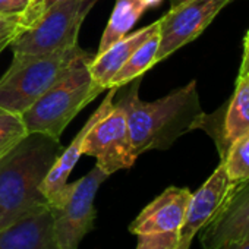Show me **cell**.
Instances as JSON below:
<instances>
[{"mask_svg":"<svg viewBox=\"0 0 249 249\" xmlns=\"http://www.w3.org/2000/svg\"><path fill=\"white\" fill-rule=\"evenodd\" d=\"M27 135L28 131L22 116L0 107V160L9 154Z\"/></svg>","mask_w":249,"mask_h":249,"instance_id":"19","label":"cell"},{"mask_svg":"<svg viewBox=\"0 0 249 249\" xmlns=\"http://www.w3.org/2000/svg\"><path fill=\"white\" fill-rule=\"evenodd\" d=\"M233 0H186L170 8L159 19L160 44L156 63L166 60L183 46L196 40L215 17Z\"/></svg>","mask_w":249,"mask_h":249,"instance_id":"8","label":"cell"},{"mask_svg":"<svg viewBox=\"0 0 249 249\" xmlns=\"http://www.w3.org/2000/svg\"><path fill=\"white\" fill-rule=\"evenodd\" d=\"M0 249H60L49 205L31 210L0 230Z\"/></svg>","mask_w":249,"mask_h":249,"instance_id":"12","label":"cell"},{"mask_svg":"<svg viewBox=\"0 0 249 249\" xmlns=\"http://www.w3.org/2000/svg\"><path fill=\"white\" fill-rule=\"evenodd\" d=\"M249 237V180L236 183L218 214L199 231L202 249H221Z\"/></svg>","mask_w":249,"mask_h":249,"instance_id":"10","label":"cell"},{"mask_svg":"<svg viewBox=\"0 0 249 249\" xmlns=\"http://www.w3.org/2000/svg\"><path fill=\"white\" fill-rule=\"evenodd\" d=\"M191 194L188 188L169 186L142 208L129 224V231L137 236L179 231L185 221Z\"/></svg>","mask_w":249,"mask_h":249,"instance_id":"11","label":"cell"},{"mask_svg":"<svg viewBox=\"0 0 249 249\" xmlns=\"http://www.w3.org/2000/svg\"><path fill=\"white\" fill-rule=\"evenodd\" d=\"M119 88H108V92L106 95V98L103 100V103L98 106V108L91 114V117L87 120V123L82 126V129L78 132V135L72 140V142L69 144L68 148H63V151L60 153V156L57 157V160L54 161V164L52 166V169L49 170V173L46 175L41 186H40V192L43 195V198L46 199V202H52L60 192L62 189L68 185V178L72 173L73 167L76 166L79 157L82 156V145H84V140L85 135L88 134V131L91 129L92 124L100 120L103 116H106L114 106L113 98L114 94Z\"/></svg>","mask_w":249,"mask_h":249,"instance_id":"13","label":"cell"},{"mask_svg":"<svg viewBox=\"0 0 249 249\" xmlns=\"http://www.w3.org/2000/svg\"><path fill=\"white\" fill-rule=\"evenodd\" d=\"M233 2H234V0H233Z\"/></svg>","mask_w":249,"mask_h":249,"instance_id":"31","label":"cell"},{"mask_svg":"<svg viewBox=\"0 0 249 249\" xmlns=\"http://www.w3.org/2000/svg\"><path fill=\"white\" fill-rule=\"evenodd\" d=\"M140 78L132 81L131 89L119 100L126 111L137 157L151 150H167L185 134L202 128L207 113L202 110L195 79L159 100L144 101L138 94Z\"/></svg>","mask_w":249,"mask_h":249,"instance_id":"1","label":"cell"},{"mask_svg":"<svg viewBox=\"0 0 249 249\" xmlns=\"http://www.w3.org/2000/svg\"><path fill=\"white\" fill-rule=\"evenodd\" d=\"M141 2L147 6V8H151V6H157L160 5L163 0H141Z\"/></svg>","mask_w":249,"mask_h":249,"instance_id":"27","label":"cell"},{"mask_svg":"<svg viewBox=\"0 0 249 249\" xmlns=\"http://www.w3.org/2000/svg\"><path fill=\"white\" fill-rule=\"evenodd\" d=\"M249 59V28L245 34V38H243V56H242V62L248 60Z\"/></svg>","mask_w":249,"mask_h":249,"instance_id":"25","label":"cell"},{"mask_svg":"<svg viewBox=\"0 0 249 249\" xmlns=\"http://www.w3.org/2000/svg\"><path fill=\"white\" fill-rule=\"evenodd\" d=\"M147 9L148 8L141 0H116L114 9L110 15L107 27L104 28L95 54L103 53L111 44H114L124 36H128Z\"/></svg>","mask_w":249,"mask_h":249,"instance_id":"16","label":"cell"},{"mask_svg":"<svg viewBox=\"0 0 249 249\" xmlns=\"http://www.w3.org/2000/svg\"><path fill=\"white\" fill-rule=\"evenodd\" d=\"M221 249H249V237L240 239V240H234L227 243L226 246H223Z\"/></svg>","mask_w":249,"mask_h":249,"instance_id":"24","label":"cell"},{"mask_svg":"<svg viewBox=\"0 0 249 249\" xmlns=\"http://www.w3.org/2000/svg\"><path fill=\"white\" fill-rule=\"evenodd\" d=\"M108 176L92 167L85 176L68 183L62 192L49 202L53 215V231L60 249H78L81 240L92 230L95 221L94 199L101 183Z\"/></svg>","mask_w":249,"mask_h":249,"instance_id":"6","label":"cell"},{"mask_svg":"<svg viewBox=\"0 0 249 249\" xmlns=\"http://www.w3.org/2000/svg\"><path fill=\"white\" fill-rule=\"evenodd\" d=\"M159 30L160 22L156 21L132 34L124 36L103 53L92 56V59L88 62V71L92 81L104 89H108V84L116 72Z\"/></svg>","mask_w":249,"mask_h":249,"instance_id":"14","label":"cell"},{"mask_svg":"<svg viewBox=\"0 0 249 249\" xmlns=\"http://www.w3.org/2000/svg\"><path fill=\"white\" fill-rule=\"evenodd\" d=\"M234 185L236 183L229 178L224 164L220 161L202 186L191 194L185 221L179 230V243H192L194 237L218 214Z\"/></svg>","mask_w":249,"mask_h":249,"instance_id":"9","label":"cell"},{"mask_svg":"<svg viewBox=\"0 0 249 249\" xmlns=\"http://www.w3.org/2000/svg\"><path fill=\"white\" fill-rule=\"evenodd\" d=\"M30 6V0H0V15H21Z\"/></svg>","mask_w":249,"mask_h":249,"instance_id":"23","label":"cell"},{"mask_svg":"<svg viewBox=\"0 0 249 249\" xmlns=\"http://www.w3.org/2000/svg\"><path fill=\"white\" fill-rule=\"evenodd\" d=\"M179 243V231L141 234L138 236L137 249H176Z\"/></svg>","mask_w":249,"mask_h":249,"instance_id":"20","label":"cell"},{"mask_svg":"<svg viewBox=\"0 0 249 249\" xmlns=\"http://www.w3.org/2000/svg\"><path fill=\"white\" fill-rule=\"evenodd\" d=\"M62 151L59 138L28 134L0 160V230L47 204L40 186Z\"/></svg>","mask_w":249,"mask_h":249,"instance_id":"2","label":"cell"},{"mask_svg":"<svg viewBox=\"0 0 249 249\" xmlns=\"http://www.w3.org/2000/svg\"><path fill=\"white\" fill-rule=\"evenodd\" d=\"M82 154L94 157L95 166L107 176L135 164L138 157L131 142L126 111L120 103L91 126L84 140Z\"/></svg>","mask_w":249,"mask_h":249,"instance_id":"7","label":"cell"},{"mask_svg":"<svg viewBox=\"0 0 249 249\" xmlns=\"http://www.w3.org/2000/svg\"><path fill=\"white\" fill-rule=\"evenodd\" d=\"M24 30L21 15H0V53L11 46L17 36Z\"/></svg>","mask_w":249,"mask_h":249,"instance_id":"21","label":"cell"},{"mask_svg":"<svg viewBox=\"0 0 249 249\" xmlns=\"http://www.w3.org/2000/svg\"><path fill=\"white\" fill-rule=\"evenodd\" d=\"M191 248V245H183V243H178V246H176V249H189Z\"/></svg>","mask_w":249,"mask_h":249,"instance_id":"28","label":"cell"},{"mask_svg":"<svg viewBox=\"0 0 249 249\" xmlns=\"http://www.w3.org/2000/svg\"><path fill=\"white\" fill-rule=\"evenodd\" d=\"M37 2H38V0H30V6H33V5H36ZM30 6H28V8H30Z\"/></svg>","mask_w":249,"mask_h":249,"instance_id":"30","label":"cell"},{"mask_svg":"<svg viewBox=\"0 0 249 249\" xmlns=\"http://www.w3.org/2000/svg\"><path fill=\"white\" fill-rule=\"evenodd\" d=\"M91 59L92 57L78 62L21 114L28 134H44L60 140L72 119L106 91L103 87L97 85L89 75L88 62Z\"/></svg>","mask_w":249,"mask_h":249,"instance_id":"4","label":"cell"},{"mask_svg":"<svg viewBox=\"0 0 249 249\" xmlns=\"http://www.w3.org/2000/svg\"><path fill=\"white\" fill-rule=\"evenodd\" d=\"M92 57L78 44L72 49L36 57H14L0 78V107L22 114L78 62Z\"/></svg>","mask_w":249,"mask_h":249,"instance_id":"3","label":"cell"},{"mask_svg":"<svg viewBox=\"0 0 249 249\" xmlns=\"http://www.w3.org/2000/svg\"><path fill=\"white\" fill-rule=\"evenodd\" d=\"M182 2H186V0H172V6L179 5V3H182Z\"/></svg>","mask_w":249,"mask_h":249,"instance_id":"29","label":"cell"},{"mask_svg":"<svg viewBox=\"0 0 249 249\" xmlns=\"http://www.w3.org/2000/svg\"><path fill=\"white\" fill-rule=\"evenodd\" d=\"M57 2H62V0H38L36 5L30 6L22 14V25H24V30L28 28L30 25H33L50 6H53Z\"/></svg>","mask_w":249,"mask_h":249,"instance_id":"22","label":"cell"},{"mask_svg":"<svg viewBox=\"0 0 249 249\" xmlns=\"http://www.w3.org/2000/svg\"><path fill=\"white\" fill-rule=\"evenodd\" d=\"M239 75H246V76H249V59L240 63Z\"/></svg>","mask_w":249,"mask_h":249,"instance_id":"26","label":"cell"},{"mask_svg":"<svg viewBox=\"0 0 249 249\" xmlns=\"http://www.w3.org/2000/svg\"><path fill=\"white\" fill-rule=\"evenodd\" d=\"M220 161L234 183L249 180V135L234 141Z\"/></svg>","mask_w":249,"mask_h":249,"instance_id":"18","label":"cell"},{"mask_svg":"<svg viewBox=\"0 0 249 249\" xmlns=\"http://www.w3.org/2000/svg\"><path fill=\"white\" fill-rule=\"evenodd\" d=\"M98 0H62L50 6L12 41L14 57H36L78 44L82 22Z\"/></svg>","mask_w":249,"mask_h":249,"instance_id":"5","label":"cell"},{"mask_svg":"<svg viewBox=\"0 0 249 249\" xmlns=\"http://www.w3.org/2000/svg\"><path fill=\"white\" fill-rule=\"evenodd\" d=\"M249 135V76L237 75L236 88L221 120L220 132L213 134L220 159L237 140Z\"/></svg>","mask_w":249,"mask_h":249,"instance_id":"15","label":"cell"},{"mask_svg":"<svg viewBox=\"0 0 249 249\" xmlns=\"http://www.w3.org/2000/svg\"><path fill=\"white\" fill-rule=\"evenodd\" d=\"M160 30L157 33H154L131 57L129 60L124 63L117 72L116 75L111 78L108 88H119L122 85L131 84L134 79L142 76L150 68H153L156 65V54L159 50V44H160Z\"/></svg>","mask_w":249,"mask_h":249,"instance_id":"17","label":"cell"}]
</instances>
